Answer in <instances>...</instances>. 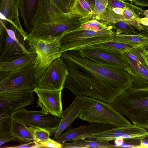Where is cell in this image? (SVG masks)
I'll list each match as a JSON object with an SVG mask.
<instances>
[{
  "label": "cell",
  "mask_w": 148,
  "mask_h": 148,
  "mask_svg": "<svg viewBox=\"0 0 148 148\" xmlns=\"http://www.w3.org/2000/svg\"><path fill=\"white\" fill-rule=\"evenodd\" d=\"M80 51L83 56L97 64L122 70L126 68L123 54L92 46L84 47Z\"/></svg>",
  "instance_id": "obj_11"
},
{
  "label": "cell",
  "mask_w": 148,
  "mask_h": 148,
  "mask_svg": "<svg viewBox=\"0 0 148 148\" xmlns=\"http://www.w3.org/2000/svg\"><path fill=\"white\" fill-rule=\"evenodd\" d=\"M84 17L95 14L89 5L85 0H77L71 10Z\"/></svg>",
  "instance_id": "obj_28"
},
{
  "label": "cell",
  "mask_w": 148,
  "mask_h": 148,
  "mask_svg": "<svg viewBox=\"0 0 148 148\" xmlns=\"http://www.w3.org/2000/svg\"><path fill=\"white\" fill-rule=\"evenodd\" d=\"M39 143L41 144L44 148H62V144L56 140L51 139H48Z\"/></svg>",
  "instance_id": "obj_32"
},
{
  "label": "cell",
  "mask_w": 148,
  "mask_h": 148,
  "mask_svg": "<svg viewBox=\"0 0 148 148\" xmlns=\"http://www.w3.org/2000/svg\"><path fill=\"white\" fill-rule=\"evenodd\" d=\"M60 57L68 71L64 85L75 96L92 97L111 104L132 86L125 70L97 64L80 50L64 51Z\"/></svg>",
  "instance_id": "obj_1"
},
{
  "label": "cell",
  "mask_w": 148,
  "mask_h": 148,
  "mask_svg": "<svg viewBox=\"0 0 148 148\" xmlns=\"http://www.w3.org/2000/svg\"><path fill=\"white\" fill-rule=\"evenodd\" d=\"M140 52L141 55L143 57L146 63L148 66V52L140 49Z\"/></svg>",
  "instance_id": "obj_42"
},
{
  "label": "cell",
  "mask_w": 148,
  "mask_h": 148,
  "mask_svg": "<svg viewBox=\"0 0 148 148\" xmlns=\"http://www.w3.org/2000/svg\"><path fill=\"white\" fill-rule=\"evenodd\" d=\"M61 90H51L37 87L34 90L38 97V106L46 114L61 117L63 111Z\"/></svg>",
  "instance_id": "obj_13"
},
{
  "label": "cell",
  "mask_w": 148,
  "mask_h": 148,
  "mask_svg": "<svg viewBox=\"0 0 148 148\" xmlns=\"http://www.w3.org/2000/svg\"><path fill=\"white\" fill-rule=\"evenodd\" d=\"M140 24L142 29L140 33L144 36L148 38V25Z\"/></svg>",
  "instance_id": "obj_40"
},
{
  "label": "cell",
  "mask_w": 148,
  "mask_h": 148,
  "mask_svg": "<svg viewBox=\"0 0 148 148\" xmlns=\"http://www.w3.org/2000/svg\"><path fill=\"white\" fill-rule=\"evenodd\" d=\"M36 54L35 53L25 54L11 61L0 62V71L9 72L25 67L36 60Z\"/></svg>",
  "instance_id": "obj_20"
},
{
  "label": "cell",
  "mask_w": 148,
  "mask_h": 148,
  "mask_svg": "<svg viewBox=\"0 0 148 148\" xmlns=\"http://www.w3.org/2000/svg\"><path fill=\"white\" fill-rule=\"evenodd\" d=\"M25 41L27 49L36 54L35 67L38 80L52 62L60 57L63 51L57 38L37 37L29 34Z\"/></svg>",
  "instance_id": "obj_6"
},
{
  "label": "cell",
  "mask_w": 148,
  "mask_h": 148,
  "mask_svg": "<svg viewBox=\"0 0 148 148\" xmlns=\"http://www.w3.org/2000/svg\"><path fill=\"white\" fill-rule=\"evenodd\" d=\"M12 114L6 113L0 115V135L12 134Z\"/></svg>",
  "instance_id": "obj_29"
},
{
  "label": "cell",
  "mask_w": 148,
  "mask_h": 148,
  "mask_svg": "<svg viewBox=\"0 0 148 148\" xmlns=\"http://www.w3.org/2000/svg\"><path fill=\"white\" fill-rule=\"evenodd\" d=\"M0 62L11 61L25 54L20 45L4 28L0 33Z\"/></svg>",
  "instance_id": "obj_18"
},
{
  "label": "cell",
  "mask_w": 148,
  "mask_h": 148,
  "mask_svg": "<svg viewBox=\"0 0 148 148\" xmlns=\"http://www.w3.org/2000/svg\"><path fill=\"white\" fill-rule=\"evenodd\" d=\"M108 0H102V3L100 6L95 10V14L92 17L99 15L102 13L106 8L108 5Z\"/></svg>",
  "instance_id": "obj_35"
},
{
  "label": "cell",
  "mask_w": 148,
  "mask_h": 148,
  "mask_svg": "<svg viewBox=\"0 0 148 148\" xmlns=\"http://www.w3.org/2000/svg\"><path fill=\"white\" fill-rule=\"evenodd\" d=\"M33 90L13 91L0 92V115L12 114L33 103Z\"/></svg>",
  "instance_id": "obj_12"
},
{
  "label": "cell",
  "mask_w": 148,
  "mask_h": 148,
  "mask_svg": "<svg viewBox=\"0 0 148 148\" xmlns=\"http://www.w3.org/2000/svg\"><path fill=\"white\" fill-rule=\"evenodd\" d=\"M124 139L122 137H118L114 140V145L116 148H119L123 143Z\"/></svg>",
  "instance_id": "obj_41"
},
{
  "label": "cell",
  "mask_w": 148,
  "mask_h": 148,
  "mask_svg": "<svg viewBox=\"0 0 148 148\" xmlns=\"http://www.w3.org/2000/svg\"><path fill=\"white\" fill-rule=\"evenodd\" d=\"M85 105V101L83 96H76L70 105L62 111L60 123L54 134V139L71 127L73 121L78 117Z\"/></svg>",
  "instance_id": "obj_17"
},
{
  "label": "cell",
  "mask_w": 148,
  "mask_h": 148,
  "mask_svg": "<svg viewBox=\"0 0 148 148\" xmlns=\"http://www.w3.org/2000/svg\"><path fill=\"white\" fill-rule=\"evenodd\" d=\"M10 24L9 28L5 25L3 26L8 35L20 45L24 53L28 54L32 53L26 48L25 40L23 35L15 27Z\"/></svg>",
  "instance_id": "obj_26"
},
{
  "label": "cell",
  "mask_w": 148,
  "mask_h": 148,
  "mask_svg": "<svg viewBox=\"0 0 148 148\" xmlns=\"http://www.w3.org/2000/svg\"><path fill=\"white\" fill-rule=\"evenodd\" d=\"M102 0H95V10L98 8L101 4Z\"/></svg>",
  "instance_id": "obj_45"
},
{
  "label": "cell",
  "mask_w": 148,
  "mask_h": 148,
  "mask_svg": "<svg viewBox=\"0 0 148 148\" xmlns=\"http://www.w3.org/2000/svg\"><path fill=\"white\" fill-rule=\"evenodd\" d=\"M113 31L95 19H93L76 29L64 33L58 38L63 52L80 50L92 45L110 42Z\"/></svg>",
  "instance_id": "obj_3"
},
{
  "label": "cell",
  "mask_w": 148,
  "mask_h": 148,
  "mask_svg": "<svg viewBox=\"0 0 148 148\" xmlns=\"http://www.w3.org/2000/svg\"><path fill=\"white\" fill-rule=\"evenodd\" d=\"M28 128L33 136L34 140L37 143L43 141L51 136L50 131L45 129L32 127H29Z\"/></svg>",
  "instance_id": "obj_30"
},
{
  "label": "cell",
  "mask_w": 148,
  "mask_h": 148,
  "mask_svg": "<svg viewBox=\"0 0 148 148\" xmlns=\"http://www.w3.org/2000/svg\"><path fill=\"white\" fill-rule=\"evenodd\" d=\"M111 41L123 43L137 47L148 44V38L144 36L140 33L137 35H129L118 34L114 32Z\"/></svg>",
  "instance_id": "obj_23"
},
{
  "label": "cell",
  "mask_w": 148,
  "mask_h": 148,
  "mask_svg": "<svg viewBox=\"0 0 148 148\" xmlns=\"http://www.w3.org/2000/svg\"><path fill=\"white\" fill-rule=\"evenodd\" d=\"M116 127L110 124L95 123L88 125H81L73 128L71 127L66 131L62 133L55 140L62 144L68 141H73L79 140H84L88 138L92 134Z\"/></svg>",
  "instance_id": "obj_14"
},
{
  "label": "cell",
  "mask_w": 148,
  "mask_h": 148,
  "mask_svg": "<svg viewBox=\"0 0 148 148\" xmlns=\"http://www.w3.org/2000/svg\"><path fill=\"white\" fill-rule=\"evenodd\" d=\"M134 125L148 129V88L132 87L111 103Z\"/></svg>",
  "instance_id": "obj_4"
},
{
  "label": "cell",
  "mask_w": 148,
  "mask_h": 148,
  "mask_svg": "<svg viewBox=\"0 0 148 148\" xmlns=\"http://www.w3.org/2000/svg\"><path fill=\"white\" fill-rule=\"evenodd\" d=\"M35 61L19 69L9 72L0 71V92L33 90L38 87Z\"/></svg>",
  "instance_id": "obj_7"
},
{
  "label": "cell",
  "mask_w": 148,
  "mask_h": 148,
  "mask_svg": "<svg viewBox=\"0 0 148 148\" xmlns=\"http://www.w3.org/2000/svg\"><path fill=\"white\" fill-rule=\"evenodd\" d=\"M133 2L135 5L148 7V0H134Z\"/></svg>",
  "instance_id": "obj_39"
},
{
  "label": "cell",
  "mask_w": 148,
  "mask_h": 148,
  "mask_svg": "<svg viewBox=\"0 0 148 148\" xmlns=\"http://www.w3.org/2000/svg\"><path fill=\"white\" fill-rule=\"evenodd\" d=\"M108 4L111 8L128 9L140 17L144 16L143 13L144 10L140 8L122 0H108Z\"/></svg>",
  "instance_id": "obj_27"
},
{
  "label": "cell",
  "mask_w": 148,
  "mask_h": 148,
  "mask_svg": "<svg viewBox=\"0 0 148 148\" xmlns=\"http://www.w3.org/2000/svg\"><path fill=\"white\" fill-rule=\"evenodd\" d=\"M13 119L27 126L39 127L49 130L51 136L54 134L60 123L61 117L46 114L42 111H30L25 108L14 112Z\"/></svg>",
  "instance_id": "obj_9"
},
{
  "label": "cell",
  "mask_w": 148,
  "mask_h": 148,
  "mask_svg": "<svg viewBox=\"0 0 148 148\" xmlns=\"http://www.w3.org/2000/svg\"><path fill=\"white\" fill-rule=\"evenodd\" d=\"M40 0H19V10L26 32L30 33L33 20Z\"/></svg>",
  "instance_id": "obj_19"
},
{
  "label": "cell",
  "mask_w": 148,
  "mask_h": 148,
  "mask_svg": "<svg viewBox=\"0 0 148 148\" xmlns=\"http://www.w3.org/2000/svg\"><path fill=\"white\" fill-rule=\"evenodd\" d=\"M143 13L144 16L148 18V10H144Z\"/></svg>",
  "instance_id": "obj_46"
},
{
  "label": "cell",
  "mask_w": 148,
  "mask_h": 148,
  "mask_svg": "<svg viewBox=\"0 0 148 148\" xmlns=\"http://www.w3.org/2000/svg\"><path fill=\"white\" fill-rule=\"evenodd\" d=\"M62 148H116L115 145L110 143L109 141L103 140H93L87 138L86 140H79L68 143L62 144Z\"/></svg>",
  "instance_id": "obj_21"
},
{
  "label": "cell",
  "mask_w": 148,
  "mask_h": 148,
  "mask_svg": "<svg viewBox=\"0 0 148 148\" xmlns=\"http://www.w3.org/2000/svg\"><path fill=\"white\" fill-rule=\"evenodd\" d=\"M90 46L106 49L121 54L126 53L136 47L135 46L125 43L112 41L98 44Z\"/></svg>",
  "instance_id": "obj_25"
},
{
  "label": "cell",
  "mask_w": 148,
  "mask_h": 148,
  "mask_svg": "<svg viewBox=\"0 0 148 148\" xmlns=\"http://www.w3.org/2000/svg\"><path fill=\"white\" fill-rule=\"evenodd\" d=\"M90 6L95 14V0H85Z\"/></svg>",
  "instance_id": "obj_43"
},
{
  "label": "cell",
  "mask_w": 148,
  "mask_h": 148,
  "mask_svg": "<svg viewBox=\"0 0 148 148\" xmlns=\"http://www.w3.org/2000/svg\"><path fill=\"white\" fill-rule=\"evenodd\" d=\"M83 17L71 11L62 12L52 0H40L29 34L58 39L64 33L79 27L83 23Z\"/></svg>",
  "instance_id": "obj_2"
},
{
  "label": "cell",
  "mask_w": 148,
  "mask_h": 148,
  "mask_svg": "<svg viewBox=\"0 0 148 148\" xmlns=\"http://www.w3.org/2000/svg\"><path fill=\"white\" fill-rule=\"evenodd\" d=\"M12 133L21 144L28 143L34 140L33 136L28 127L23 123L13 119Z\"/></svg>",
  "instance_id": "obj_22"
},
{
  "label": "cell",
  "mask_w": 148,
  "mask_h": 148,
  "mask_svg": "<svg viewBox=\"0 0 148 148\" xmlns=\"http://www.w3.org/2000/svg\"><path fill=\"white\" fill-rule=\"evenodd\" d=\"M141 148H148V133L141 136Z\"/></svg>",
  "instance_id": "obj_38"
},
{
  "label": "cell",
  "mask_w": 148,
  "mask_h": 148,
  "mask_svg": "<svg viewBox=\"0 0 148 148\" xmlns=\"http://www.w3.org/2000/svg\"><path fill=\"white\" fill-rule=\"evenodd\" d=\"M140 49L143 50L148 52V44L137 47Z\"/></svg>",
  "instance_id": "obj_44"
},
{
  "label": "cell",
  "mask_w": 148,
  "mask_h": 148,
  "mask_svg": "<svg viewBox=\"0 0 148 148\" xmlns=\"http://www.w3.org/2000/svg\"><path fill=\"white\" fill-rule=\"evenodd\" d=\"M83 97L85 105L79 115L80 119L90 123L110 124L117 127L132 125L111 104L89 97Z\"/></svg>",
  "instance_id": "obj_5"
},
{
  "label": "cell",
  "mask_w": 148,
  "mask_h": 148,
  "mask_svg": "<svg viewBox=\"0 0 148 148\" xmlns=\"http://www.w3.org/2000/svg\"><path fill=\"white\" fill-rule=\"evenodd\" d=\"M141 136L124 139L123 143L119 148H141Z\"/></svg>",
  "instance_id": "obj_31"
},
{
  "label": "cell",
  "mask_w": 148,
  "mask_h": 148,
  "mask_svg": "<svg viewBox=\"0 0 148 148\" xmlns=\"http://www.w3.org/2000/svg\"><path fill=\"white\" fill-rule=\"evenodd\" d=\"M57 7L64 13H68L67 9L62 0H52Z\"/></svg>",
  "instance_id": "obj_36"
},
{
  "label": "cell",
  "mask_w": 148,
  "mask_h": 148,
  "mask_svg": "<svg viewBox=\"0 0 148 148\" xmlns=\"http://www.w3.org/2000/svg\"><path fill=\"white\" fill-rule=\"evenodd\" d=\"M110 7L117 18L130 24L139 32L141 31V27L137 20L140 17L138 15L128 9Z\"/></svg>",
  "instance_id": "obj_24"
},
{
  "label": "cell",
  "mask_w": 148,
  "mask_h": 148,
  "mask_svg": "<svg viewBox=\"0 0 148 148\" xmlns=\"http://www.w3.org/2000/svg\"><path fill=\"white\" fill-rule=\"evenodd\" d=\"M19 0H2L0 7V32L9 23L23 35L25 40L28 34L23 30L19 19L18 10Z\"/></svg>",
  "instance_id": "obj_15"
},
{
  "label": "cell",
  "mask_w": 148,
  "mask_h": 148,
  "mask_svg": "<svg viewBox=\"0 0 148 148\" xmlns=\"http://www.w3.org/2000/svg\"><path fill=\"white\" fill-rule=\"evenodd\" d=\"M126 64L125 70L130 75L132 87L148 88V66L137 47L123 54Z\"/></svg>",
  "instance_id": "obj_8"
},
{
  "label": "cell",
  "mask_w": 148,
  "mask_h": 148,
  "mask_svg": "<svg viewBox=\"0 0 148 148\" xmlns=\"http://www.w3.org/2000/svg\"><path fill=\"white\" fill-rule=\"evenodd\" d=\"M148 133L145 128L134 125L117 127L94 133L92 136L96 140L109 141L114 140L117 138L122 137L124 139L141 136Z\"/></svg>",
  "instance_id": "obj_16"
},
{
  "label": "cell",
  "mask_w": 148,
  "mask_h": 148,
  "mask_svg": "<svg viewBox=\"0 0 148 148\" xmlns=\"http://www.w3.org/2000/svg\"><path fill=\"white\" fill-rule=\"evenodd\" d=\"M122 0L123 1H130L132 3H133V1H134V0Z\"/></svg>",
  "instance_id": "obj_47"
},
{
  "label": "cell",
  "mask_w": 148,
  "mask_h": 148,
  "mask_svg": "<svg viewBox=\"0 0 148 148\" xmlns=\"http://www.w3.org/2000/svg\"><path fill=\"white\" fill-rule=\"evenodd\" d=\"M17 141L12 134L0 135V146L5 143L11 141Z\"/></svg>",
  "instance_id": "obj_34"
},
{
  "label": "cell",
  "mask_w": 148,
  "mask_h": 148,
  "mask_svg": "<svg viewBox=\"0 0 148 148\" xmlns=\"http://www.w3.org/2000/svg\"><path fill=\"white\" fill-rule=\"evenodd\" d=\"M68 12H70L72 10L75 3L77 0H62Z\"/></svg>",
  "instance_id": "obj_37"
},
{
  "label": "cell",
  "mask_w": 148,
  "mask_h": 148,
  "mask_svg": "<svg viewBox=\"0 0 148 148\" xmlns=\"http://www.w3.org/2000/svg\"><path fill=\"white\" fill-rule=\"evenodd\" d=\"M8 148H44L40 143L33 140L29 143L21 144V145L13 146L11 147H6Z\"/></svg>",
  "instance_id": "obj_33"
},
{
  "label": "cell",
  "mask_w": 148,
  "mask_h": 148,
  "mask_svg": "<svg viewBox=\"0 0 148 148\" xmlns=\"http://www.w3.org/2000/svg\"><path fill=\"white\" fill-rule=\"evenodd\" d=\"M68 74L66 66L60 57L54 60L38 80V87L51 90H61Z\"/></svg>",
  "instance_id": "obj_10"
}]
</instances>
